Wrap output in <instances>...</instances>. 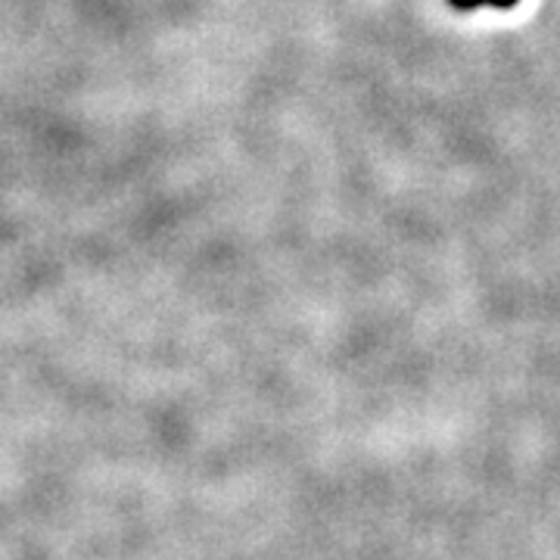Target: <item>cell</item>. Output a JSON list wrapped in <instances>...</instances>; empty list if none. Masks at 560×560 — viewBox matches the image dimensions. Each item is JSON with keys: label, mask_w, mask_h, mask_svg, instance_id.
Masks as SVG:
<instances>
[{"label": "cell", "mask_w": 560, "mask_h": 560, "mask_svg": "<svg viewBox=\"0 0 560 560\" xmlns=\"http://www.w3.org/2000/svg\"><path fill=\"white\" fill-rule=\"evenodd\" d=\"M452 3H455L458 10H474V7H482L486 0H452Z\"/></svg>", "instance_id": "obj_1"}, {"label": "cell", "mask_w": 560, "mask_h": 560, "mask_svg": "<svg viewBox=\"0 0 560 560\" xmlns=\"http://www.w3.org/2000/svg\"><path fill=\"white\" fill-rule=\"evenodd\" d=\"M489 7H499V10H508V7H517L521 0H486Z\"/></svg>", "instance_id": "obj_2"}]
</instances>
